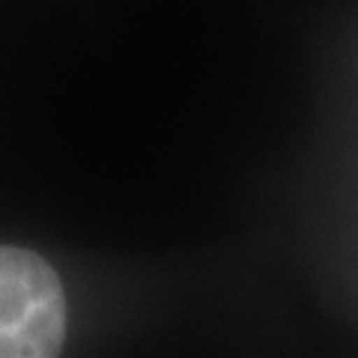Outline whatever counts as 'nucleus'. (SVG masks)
<instances>
[{"label": "nucleus", "mask_w": 358, "mask_h": 358, "mask_svg": "<svg viewBox=\"0 0 358 358\" xmlns=\"http://www.w3.org/2000/svg\"><path fill=\"white\" fill-rule=\"evenodd\" d=\"M66 341V296L39 254L0 245V358H51Z\"/></svg>", "instance_id": "f257e3e1"}]
</instances>
